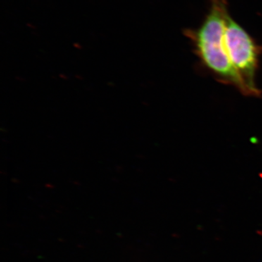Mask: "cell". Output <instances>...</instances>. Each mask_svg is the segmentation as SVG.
<instances>
[{"label":"cell","mask_w":262,"mask_h":262,"mask_svg":"<svg viewBox=\"0 0 262 262\" xmlns=\"http://www.w3.org/2000/svg\"><path fill=\"white\" fill-rule=\"evenodd\" d=\"M209 9L196 29H186L184 35L192 43L202 63L222 82L233 85L246 96L242 80L229 60L225 41L227 0H210Z\"/></svg>","instance_id":"obj_1"},{"label":"cell","mask_w":262,"mask_h":262,"mask_svg":"<svg viewBox=\"0 0 262 262\" xmlns=\"http://www.w3.org/2000/svg\"><path fill=\"white\" fill-rule=\"evenodd\" d=\"M225 41L229 60L246 88V96L258 97L261 91L256 76L262 46L229 13L226 18Z\"/></svg>","instance_id":"obj_2"}]
</instances>
